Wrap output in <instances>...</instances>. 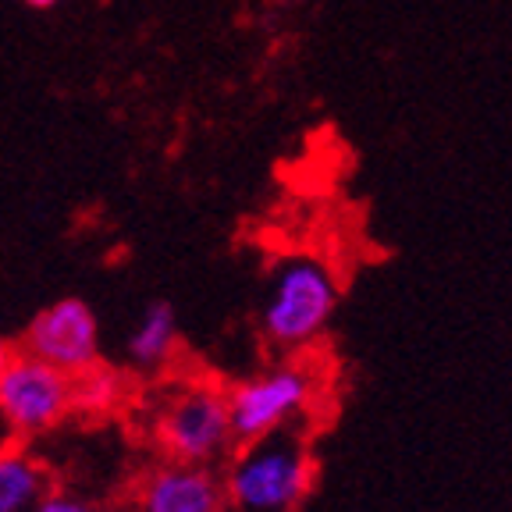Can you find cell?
Listing matches in <instances>:
<instances>
[{
  "label": "cell",
  "mask_w": 512,
  "mask_h": 512,
  "mask_svg": "<svg viewBox=\"0 0 512 512\" xmlns=\"http://www.w3.org/2000/svg\"><path fill=\"white\" fill-rule=\"evenodd\" d=\"M224 512H299L313 484L303 424L242 441L221 473Z\"/></svg>",
  "instance_id": "1"
},
{
  "label": "cell",
  "mask_w": 512,
  "mask_h": 512,
  "mask_svg": "<svg viewBox=\"0 0 512 512\" xmlns=\"http://www.w3.org/2000/svg\"><path fill=\"white\" fill-rule=\"evenodd\" d=\"M335 306L338 281L331 267L313 256H288L271 278L260 324L278 349L296 352L324 335Z\"/></svg>",
  "instance_id": "2"
},
{
  "label": "cell",
  "mask_w": 512,
  "mask_h": 512,
  "mask_svg": "<svg viewBox=\"0 0 512 512\" xmlns=\"http://www.w3.org/2000/svg\"><path fill=\"white\" fill-rule=\"evenodd\" d=\"M153 441L168 463H221L235 448L228 392L207 381L175 388L153 413Z\"/></svg>",
  "instance_id": "3"
},
{
  "label": "cell",
  "mask_w": 512,
  "mask_h": 512,
  "mask_svg": "<svg viewBox=\"0 0 512 512\" xmlns=\"http://www.w3.org/2000/svg\"><path fill=\"white\" fill-rule=\"evenodd\" d=\"M313 399H317V377L303 363H278L256 377H246L242 384L228 388L235 445L299 424Z\"/></svg>",
  "instance_id": "4"
},
{
  "label": "cell",
  "mask_w": 512,
  "mask_h": 512,
  "mask_svg": "<svg viewBox=\"0 0 512 512\" xmlns=\"http://www.w3.org/2000/svg\"><path fill=\"white\" fill-rule=\"evenodd\" d=\"M72 413V374L15 352L0 374V420L18 438H36Z\"/></svg>",
  "instance_id": "5"
},
{
  "label": "cell",
  "mask_w": 512,
  "mask_h": 512,
  "mask_svg": "<svg viewBox=\"0 0 512 512\" xmlns=\"http://www.w3.org/2000/svg\"><path fill=\"white\" fill-rule=\"evenodd\" d=\"M22 352L72 377L100 363V320L93 306L82 299H57L43 306L25 328Z\"/></svg>",
  "instance_id": "6"
},
{
  "label": "cell",
  "mask_w": 512,
  "mask_h": 512,
  "mask_svg": "<svg viewBox=\"0 0 512 512\" xmlns=\"http://www.w3.org/2000/svg\"><path fill=\"white\" fill-rule=\"evenodd\" d=\"M132 512H224V484L214 466L164 463L139 480Z\"/></svg>",
  "instance_id": "7"
},
{
  "label": "cell",
  "mask_w": 512,
  "mask_h": 512,
  "mask_svg": "<svg viewBox=\"0 0 512 512\" xmlns=\"http://www.w3.org/2000/svg\"><path fill=\"white\" fill-rule=\"evenodd\" d=\"M178 349V317H175V306L157 299L150 303L143 313H139L136 328L128 335L125 352H128V363L143 374L150 370H160L164 363L175 356Z\"/></svg>",
  "instance_id": "8"
},
{
  "label": "cell",
  "mask_w": 512,
  "mask_h": 512,
  "mask_svg": "<svg viewBox=\"0 0 512 512\" xmlns=\"http://www.w3.org/2000/svg\"><path fill=\"white\" fill-rule=\"evenodd\" d=\"M50 491V473L25 448H0V512H29Z\"/></svg>",
  "instance_id": "9"
},
{
  "label": "cell",
  "mask_w": 512,
  "mask_h": 512,
  "mask_svg": "<svg viewBox=\"0 0 512 512\" xmlns=\"http://www.w3.org/2000/svg\"><path fill=\"white\" fill-rule=\"evenodd\" d=\"M128 395V381L121 370L114 367H93L79 370L72 377V413H82V416H107L125 402Z\"/></svg>",
  "instance_id": "10"
},
{
  "label": "cell",
  "mask_w": 512,
  "mask_h": 512,
  "mask_svg": "<svg viewBox=\"0 0 512 512\" xmlns=\"http://www.w3.org/2000/svg\"><path fill=\"white\" fill-rule=\"evenodd\" d=\"M29 512H100V509H96L89 498L75 495V491H54L50 488Z\"/></svg>",
  "instance_id": "11"
},
{
  "label": "cell",
  "mask_w": 512,
  "mask_h": 512,
  "mask_svg": "<svg viewBox=\"0 0 512 512\" xmlns=\"http://www.w3.org/2000/svg\"><path fill=\"white\" fill-rule=\"evenodd\" d=\"M11 356H15V349H11V345L0 338V374H4V367L11 363Z\"/></svg>",
  "instance_id": "12"
},
{
  "label": "cell",
  "mask_w": 512,
  "mask_h": 512,
  "mask_svg": "<svg viewBox=\"0 0 512 512\" xmlns=\"http://www.w3.org/2000/svg\"><path fill=\"white\" fill-rule=\"evenodd\" d=\"M25 4H29V8H54V4H57V0H25Z\"/></svg>",
  "instance_id": "13"
}]
</instances>
